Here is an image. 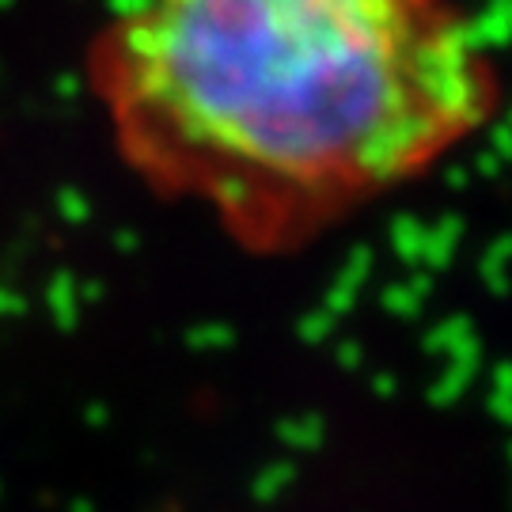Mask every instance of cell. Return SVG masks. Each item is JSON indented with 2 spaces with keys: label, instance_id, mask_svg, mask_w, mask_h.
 Segmentation results:
<instances>
[{
  "label": "cell",
  "instance_id": "cell-1",
  "mask_svg": "<svg viewBox=\"0 0 512 512\" xmlns=\"http://www.w3.org/2000/svg\"><path fill=\"white\" fill-rule=\"evenodd\" d=\"M118 156L251 255H285L490 126L501 69L437 0H167L95 27Z\"/></svg>",
  "mask_w": 512,
  "mask_h": 512
}]
</instances>
